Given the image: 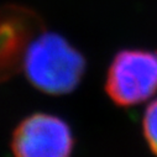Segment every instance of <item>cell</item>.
I'll return each instance as SVG.
<instances>
[{
    "label": "cell",
    "mask_w": 157,
    "mask_h": 157,
    "mask_svg": "<svg viewBox=\"0 0 157 157\" xmlns=\"http://www.w3.org/2000/svg\"><path fill=\"white\" fill-rule=\"evenodd\" d=\"M22 67L30 83L46 94L73 92L86 72L84 56L64 37L42 32L30 42Z\"/></svg>",
    "instance_id": "cell-1"
},
{
    "label": "cell",
    "mask_w": 157,
    "mask_h": 157,
    "mask_svg": "<svg viewBox=\"0 0 157 157\" xmlns=\"http://www.w3.org/2000/svg\"><path fill=\"white\" fill-rule=\"evenodd\" d=\"M105 92L120 106L137 105L157 92V51L123 50L108 69Z\"/></svg>",
    "instance_id": "cell-2"
},
{
    "label": "cell",
    "mask_w": 157,
    "mask_h": 157,
    "mask_svg": "<svg viewBox=\"0 0 157 157\" xmlns=\"http://www.w3.org/2000/svg\"><path fill=\"white\" fill-rule=\"evenodd\" d=\"M11 148L14 157H71L72 130L56 115L32 114L15 129Z\"/></svg>",
    "instance_id": "cell-3"
},
{
    "label": "cell",
    "mask_w": 157,
    "mask_h": 157,
    "mask_svg": "<svg viewBox=\"0 0 157 157\" xmlns=\"http://www.w3.org/2000/svg\"><path fill=\"white\" fill-rule=\"evenodd\" d=\"M142 129L151 151L157 156V99L153 100L145 110Z\"/></svg>",
    "instance_id": "cell-4"
}]
</instances>
